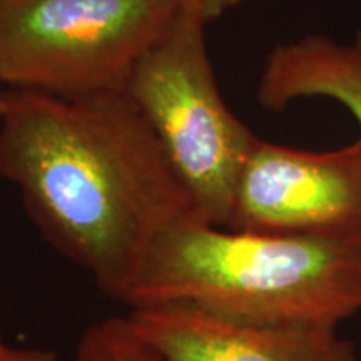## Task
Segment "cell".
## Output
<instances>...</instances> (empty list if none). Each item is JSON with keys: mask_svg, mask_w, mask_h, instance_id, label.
<instances>
[{"mask_svg": "<svg viewBox=\"0 0 361 361\" xmlns=\"http://www.w3.org/2000/svg\"><path fill=\"white\" fill-rule=\"evenodd\" d=\"M0 179L19 189L51 245L124 301L156 238L192 204L123 90L7 92Z\"/></svg>", "mask_w": 361, "mask_h": 361, "instance_id": "cell-1", "label": "cell"}, {"mask_svg": "<svg viewBox=\"0 0 361 361\" xmlns=\"http://www.w3.org/2000/svg\"><path fill=\"white\" fill-rule=\"evenodd\" d=\"M126 305L338 329L361 313V243L221 228L188 214L152 243Z\"/></svg>", "mask_w": 361, "mask_h": 361, "instance_id": "cell-2", "label": "cell"}, {"mask_svg": "<svg viewBox=\"0 0 361 361\" xmlns=\"http://www.w3.org/2000/svg\"><path fill=\"white\" fill-rule=\"evenodd\" d=\"M206 25L179 11L135 62L124 92L164 149L194 216L229 228L239 176L258 137L221 96Z\"/></svg>", "mask_w": 361, "mask_h": 361, "instance_id": "cell-3", "label": "cell"}, {"mask_svg": "<svg viewBox=\"0 0 361 361\" xmlns=\"http://www.w3.org/2000/svg\"><path fill=\"white\" fill-rule=\"evenodd\" d=\"M179 11L171 0H0V84L64 97L123 90Z\"/></svg>", "mask_w": 361, "mask_h": 361, "instance_id": "cell-4", "label": "cell"}, {"mask_svg": "<svg viewBox=\"0 0 361 361\" xmlns=\"http://www.w3.org/2000/svg\"><path fill=\"white\" fill-rule=\"evenodd\" d=\"M229 228L361 243V139L328 152L258 139Z\"/></svg>", "mask_w": 361, "mask_h": 361, "instance_id": "cell-5", "label": "cell"}, {"mask_svg": "<svg viewBox=\"0 0 361 361\" xmlns=\"http://www.w3.org/2000/svg\"><path fill=\"white\" fill-rule=\"evenodd\" d=\"M129 318L168 361H361L335 328L247 323L188 306H142Z\"/></svg>", "mask_w": 361, "mask_h": 361, "instance_id": "cell-6", "label": "cell"}, {"mask_svg": "<svg viewBox=\"0 0 361 361\" xmlns=\"http://www.w3.org/2000/svg\"><path fill=\"white\" fill-rule=\"evenodd\" d=\"M301 97L335 99L361 128V32L348 45L310 35L269 54L258 85L261 106L283 111Z\"/></svg>", "mask_w": 361, "mask_h": 361, "instance_id": "cell-7", "label": "cell"}, {"mask_svg": "<svg viewBox=\"0 0 361 361\" xmlns=\"http://www.w3.org/2000/svg\"><path fill=\"white\" fill-rule=\"evenodd\" d=\"M71 361H168L144 338L130 318L112 316L90 324Z\"/></svg>", "mask_w": 361, "mask_h": 361, "instance_id": "cell-8", "label": "cell"}, {"mask_svg": "<svg viewBox=\"0 0 361 361\" xmlns=\"http://www.w3.org/2000/svg\"><path fill=\"white\" fill-rule=\"evenodd\" d=\"M171 2H174L183 12L200 17L201 20L209 24L211 20L219 19L223 13L239 6L243 0H171Z\"/></svg>", "mask_w": 361, "mask_h": 361, "instance_id": "cell-9", "label": "cell"}, {"mask_svg": "<svg viewBox=\"0 0 361 361\" xmlns=\"http://www.w3.org/2000/svg\"><path fill=\"white\" fill-rule=\"evenodd\" d=\"M56 353L44 348H17L0 340V361H56Z\"/></svg>", "mask_w": 361, "mask_h": 361, "instance_id": "cell-10", "label": "cell"}, {"mask_svg": "<svg viewBox=\"0 0 361 361\" xmlns=\"http://www.w3.org/2000/svg\"><path fill=\"white\" fill-rule=\"evenodd\" d=\"M7 107V92L2 90V84H0V123H2V117L6 114Z\"/></svg>", "mask_w": 361, "mask_h": 361, "instance_id": "cell-11", "label": "cell"}]
</instances>
